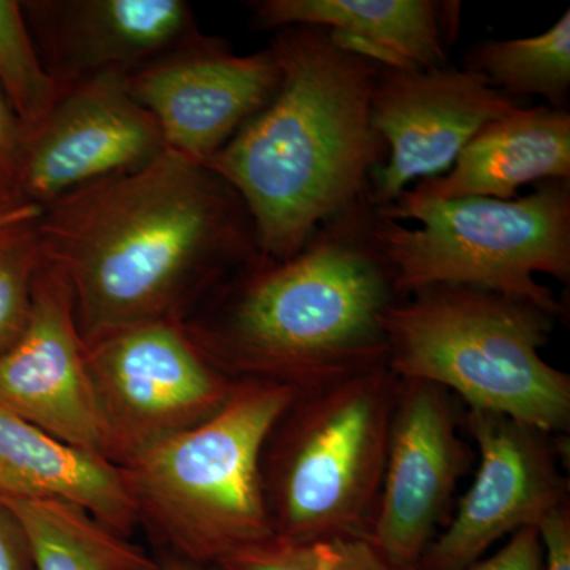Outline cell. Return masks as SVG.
Wrapping results in <instances>:
<instances>
[{
    "label": "cell",
    "instance_id": "cell-1",
    "mask_svg": "<svg viewBox=\"0 0 570 570\" xmlns=\"http://www.w3.org/2000/svg\"><path fill=\"white\" fill-rule=\"evenodd\" d=\"M45 261L66 277L85 346L149 322H184L258 254L238 194L165 149L43 206Z\"/></svg>",
    "mask_w": 570,
    "mask_h": 570
},
{
    "label": "cell",
    "instance_id": "cell-2",
    "mask_svg": "<svg viewBox=\"0 0 570 570\" xmlns=\"http://www.w3.org/2000/svg\"><path fill=\"white\" fill-rule=\"evenodd\" d=\"M373 219L366 197L292 257L255 254L184 322L187 335L232 381L296 392L387 365L382 316L401 296Z\"/></svg>",
    "mask_w": 570,
    "mask_h": 570
},
{
    "label": "cell",
    "instance_id": "cell-3",
    "mask_svg": "<svg viewBox=\"0 0 570 570\" xmlns=\"http://www.w3.org/2000/svg\"><path fill=\"white\" fill-rule=\"evenodd\" d=\"M269 50L281 69L275 97L204 167L242 198L258 254L287 258L367 197L387 154L371 126L384 66L314 26L277 29Z\"/></svg>",
    "mask_w": 570,
    "mask_h": 570
},
{
    "label": "cell",
    "instance_id": "cell-4",
    "mask_svg": "<svg viewBox=\"0 0 570 570\" xmlns=\"http://www.w3.org/2000/svg\"><path fill=\"white\" fill-rule=\"evenodd\" d=\"M554 318L515 296L431 285L382 316L387 365L400 379L455 393L469 409L562 436L570 426V377L540 355Z\"/></svg>",
    "mask_w": 570,
    "mask_h": 570
},
{
    "label": "cell",
    "instance_id": "cell-5",
    "mask_svg": "<svg viewBox=\"0 0 570 570\" xmlns=\"http://www.w3.org/2000/svg\"><path fill=\"white\" fill-rule=\"evenodd\" d=\"M296 390L234 382L219 412L122 466L138 519L187 560L217 562L275 538L262 456Z\"/></svg>",
    "mask_w": 570,
    "mask_h": 570
},
{
    "label": "cell",
    "instance_id": "cell-6",
    "mask_svg": "<svg viewBox=\"0 0 570 570\" xmlns=\"http://www.w3.org/2000/svg\"><path fill=\"white\" fill-rule=\"evenodd\" d=\"M373 236L401 298L431 285H468L558 316L557 296L535 275L569 281L570 181L540 183L512 200H444L407 189L374 208Z\"/></svg>",
    "mask_w": 570,
    "mask_h": 570
},
{
    "label": "cell",
    "instance_id": "cell-7",
    "mask_svg": "<svg viewBox=\"0 0 570 570\" xmlns=\"http://www.w3.org/2000/svg\"><path fill=\"white\" fill-rule=\"evenodd\" d=\"M400 384L381 365L296 393L262 456L276 535L370 534Z\"/></svg>",
    "mask_w": 570,
    "mask_h": 570
},
{
    "label": "cell",
    "instance_id": "cell-8",
    "mask_svg": "<svg viewBox=\"0 0 570 570\" xmlns=\"http://www.w3.org/2000/svg\"><path fill=\"white\" fill-rule=\"evenodd\" d=\"M107 433L122 468L220 411L234 382L209 362L181 322H149L86 346Z\"/></svg>",
    "mask_w": 570,
    "mask_h": 570
},
{
    "label": "cell",
    "instance_id": "cell-9",
    "mask_svg": "<svg viewBox=\"0 0 570 570\" xmlns=\"http://www.w3.org/2000/svg\"><path fill=\"white\" fill-rule=\"evenodd\" d=\"M466 428L479 449L478 475L419 570L468 568L504 535L539 528L569 504L561 436L483 409H469Z\"/></svg>",
    "mask_w": 570,
    "mask_h": 570
},
{
    "label": "cell",
    "instance_id": "cell-10",
    "mask_svg": "<svg viewBox=\"0 0 570 570\" xmlns=\"http://www.w3.org/2000/svg\"><path fill=\"white\" fill-rule=\"evenodd\" d=\"M521 107L466 69L382 67L371 97V126L389 159L371 175L367 200L382 209L411 183L448 174L482 127Z\"/></svg>",
    "mask_w": 570,
    "mask_h": 570
},
{
    "label": "cell",
    "instance_id": "cell-11",
    "mask_svg": "<svg viewBox=\"0 0 570 570\" xmlns=\"http://www.w3.org/2000/svg\"><path fill=\"white\" fill-rule=\"evenodd\" d=\"M468 464L452 393L401 379L370 528L374 546L397 569L419 570Z\"/></svg>",
    "mask_w": 570,
    "mask_h": 570
},
{
    "label": "cell",
    "instance_id": "cell-12",
    "mask_svg": "<svg viewBox=\"0 0 570 570\" xmlns=\"http://www.w3.org/2000/svg\"><path fill=\"white\" fill-rule=\"evenodd\" d=\"M127 75L105 73L63 89L26 137L14 193L43 206L145 167L165 151L156 119L130 96Z\"/></svg>",
    "mask_w": 570,
    "mask_h": 570
},
{
    "label": "cell",
    "instance_id": "cell-13",
    "mask_svg": "<svg viewBox=\"0 0 570 570\" xmlns=\"http://www.w3.org/2000/svg\"><path fill=\"white\" fill-rule=\"evenodd\" d=\"M279 82L269 47L239 56L202 36L126 77L127 91L156 119L165 149L198 165L264 110Z\"/></svg>",
    "mask_w": 570,
    "mask_h": 570
},
{
    "label": "cell",
    "instance_id": "cell-14",
    "mask_svg": "<svg viewBox=\"0 0 570 570\" xmlns=\"http://www.w3.org/2000/svg\"><path fill=\"white\" fill-rule=\"evenodd\" d=\"M0 403L59 441L108 460L102 411L70 287L47 261L33 284L28 325L0 355Z\"/></svg>",
    "mask_w": 570,
    "mask_h": 570
},
{
    "label": "cell",
    "instance_id": "cell-15",
    "mask_svg": "<svg viewBox=\"0 0 570 570\" xmlns=\"http://www.w3.org/2000/svg\"><path fill=\"white\" fill-rule=\"evenodd\" d=\"M28 11L62 91L97 75H130L200 36L183 0H51Z\"/></svg>",
    "mask_w": 570,
    "mask_h": 570
},
{
    "label": "cell",
    "instance_id": "cell-16",
    "mask_svg": "<svg viewBox=\"0 0 570 570\" xmlns=\"http://www.w3.org/2000/svg\"><path fill=\"white\" fill-rule=\"evenodd\" d=\"M254 11L264 28L328 29L347 50L403 70L448 66L461 24V3L436 0H264Z\"/></svg>",
    "mask_w": 570,
    "mask_h": 570
},
{
    "label": "cell",
    "instance_id": "cell-17",
    "mask_svg": "<svg viewBox=\"0 0 570 570\" xmlns=\"http://www.w3.org/2000/svg\"><path fill=\"white\" fill-rule=\"evenodd\" d=\"M0 499L67 502L124 535L140 523L121 468L59 441L2 403Z\"/></svg>",
    "mask_w": 570,
    "mask_h": 570
},
{
    "label": "cell",
    "instance_id": "cell-18",
    "mask_svg": "<svg viewBox=\"0 0 570 570\" xmlns=\"http://www.w3.org/2000/svg\"><path fill=\"white\" fill-rule=\"evenodd\" d=\"M570 181V115L550 105L521 107L487 124L448 174L414 187L433 198L512 200L532 183Z\"/></svg>",
    "mask_w": 570,
    "mask_h": 570
},
{
    "label": "cell",
    "instance_id": "cell-19",
    "mask_svg": "<svg viewBox=\"0 0 570 570\" xmlns=\"http://www.w3.org/2000/svg\"><path fill=\"white\" fill-rule=\"evenodd\" d=\"M0 505L20 527L33 570L159 568L127 535L77 505L31 499H0Z\"/></svg>",
    "mask_w": 570,
    "mask_h": 570
},
{
    "label": "cell",
    "instance_id": "cell-20",
    "mask_svg": "<svg viewBox=\"0 0 570 570\" xmlns=\"http://www.w3.org/2000/svg\"><path fill=\"white\" fill-rule=\"evenodd\" d=\"M464 69L512 99L540 96L550 107L566 110L570 92V11L540 36L474 45L464 59Z\"/></svg>",
    "mask_w": 570,
    "mask_h": 570
},
{
    "label": "cell",
    "instance_id": "cell-21",
    "mask_svg": "<svg viewBox=\"0 0 570 570\" xmlns=\"http://www.w3.org/2000/svg\"><path fill=\"white\" fill-rule=\"evenodd\" d=\"M0 88L26 137L48 118L62 96L33 43L24 9L14 0H0Z\"/></svg>",
    "mask_w": 570,
    "mask_h": 570
},
{
    "label": "cell",
    "instance_id": "cell-22",
    "mask_svg": "<svg viewBox=\"0 0 570 570\" xmlns=\"http://www.w3.org/2000/svg\"><path fill=\"white\" fill-rule=\"evenodd\" d=\"M220 570H403L377 550L370 534L275 538L217 562Z\"/></svg>",
    "mask_w": 570,
    "mask_h": 570
},
{
    "label": "cell",
    "instance_id": "cell-23",
    "mask_svg": "<svg viewBox=\"0 0 570 570\" xmlns=\"http://www.w3.org/2000/svg\"><path fill=\"white\" fill-rule=\"evenodd\" d=\"M37 220L0 230V355L20 340L31 316L33 284L45 264Z\"/></svg>",
    "mask_w": 570,
    "mask_h": 570
},
{
    "label": "cell",
    "instance_id": "cell-24",
    "mask_svg": "<svg viewBox=\"0 0 570 570\" xmlns=\"http://www.w3.org/2000/svg\"><path fill=\"white\" fill-rule=\"evenodd\" d=\"M461 570H543V549L538 528L513 532L493 557L475 561Z\"/></svg>",
    "mask_w": 570,
    "mask_h": 570
},
{
    "label": "cell",
    "instance_id": "cell-25",
    "mask_svg": "<svg viewBox=\"0 0 570 570\" xmlns=\"http://www.w3.org/2000/svg\"><path fill=\"white\" fill-rule=\"evenodd\" d=\"M24 141V130L0 88V190L3 193H14Z\"/></svg>",
    "mask_w": 570,
    "mask_h": 570
},
{
    "label": "cell",
    "instance_id": "cell-26",
    "mask_svg": "<svg viewBox=\"0 0 570 570\" xmlns=\"http://www.w3.org/2000/svg\"><path fill=\"white\" fill-rule=\"evenodd\" d=\"M543 570H570V504L551 512L538 528Z\"/></svg>",
    "mask_w": 570,
    "mask_h": 570
},
{
    "label": "cell",
    "instance_id": "cell-27",
    "mask_svg": "<svg viewBox=\"0 0 570 570\" xmlns=\"http://www.w3.org/2000/svg\"><path fill=\"white\" fill-rule=\"evenodd\" d=\"M29 558L24 535L13 517L0 505V570H24Z\"/></svg>",
    "mask_w": 570,
    "mask_h": 570
},
{
    "label": "cell",
    "instance_id": "cell-28",
    "mask_svg": "<svg viewBox=\"0 0 570 570\" xmlns=\"http://www.w3.org/2000/svg\"><path fill=\"white\" fill-rule=\"evenodd\" d=\"M40 214V206L24 200L17 193L0 190V230L17 227V225L36 223Z\"/></svg>",
    "mask_w": 570,
    "mask_h": 570
},
{
    "label": "cell",
    "instance_id": "cell-29",
    "mask_svg": "<svg viewBox=\"0 0 570 570\" xmlns=\"http://www.w3.org/2000/svg\"><path fill=\"white\" fill-rule=\"evenodd\" d=\"M154 570H194V569H190V568H186V566H168V568H157V569H154Z\"/></svg>",
    "mask_w": 570,
    "mask_h": 570
}]
</instances>
